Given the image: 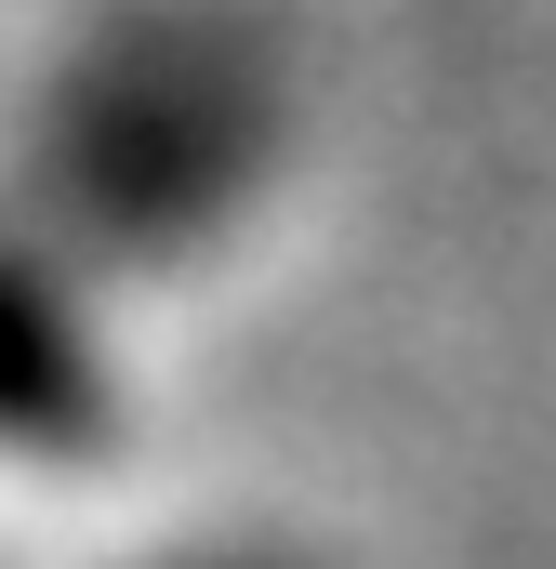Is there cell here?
Returning <instances> with one entry per match:
<instances>
[{
  "mask_svg": "<svg viewBox=\"0 0 556 569\" xmlns=\"http://www.w3.org/2000/svg\"><path fill=\"white\" fill-rule=\"evenodd\" d=\"M120 425H133L120 305L0 199V490L93 477L120 450Z\"/></svg>",
  "mask_w": 556,
  "mask_h": 569,
  "instance_id": "cell-2",
  "label": "cell"
},
{
  "mask_svg": "<svg viewBox=\"0 0 556 569\" xmlns=\"http://www.w3.org/2000/svg\"><path fill=\"white\" fill-rule=\"evenodd\" d=\"M305 172V53L252 0H93L27 67L0 199L107 291L226 266Z\"/></svg>",
  "mask_w": 556,
  "mask_h": 569,
  "instance_id": "cell-1",
  "label": "cell"
},
{
  "mask_svg": "<svg viewBox=\"0 0 556 569\" xmlns=\"http://www.w3.org/2000/svg\"><path fill=\"white\" fill-rule=\"evenodd\" d=\"M146 569H318V557H278V543H172Z\"/></svg>",
  "mask_w": 556,
  "mask_h": 569,
  "instance_id": "cell-3",
  "label": "cell"
}]
</instances>
